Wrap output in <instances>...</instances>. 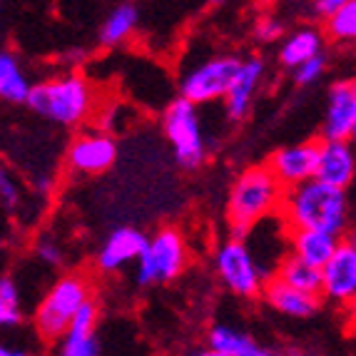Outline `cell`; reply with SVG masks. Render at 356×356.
Instances as JSON below:
<instances>
[{"label": "cell", "mask_w": 356, "mask_h": 356, "mask_svg": "<svg viewBox=\"0 0 356 356\" xmlns=\"http://www.w3.org/2000/svg\"><path fill=\"white\" fill-rule=\"evenodd\" d=\"M280 214L286 229H319L337 237L351 232V200L346 190L319 177L284 190Z\"/></svg>", "instance_id": "obj_1"}, {"label": "cell", "mask_w": 356, "mask_h": 356, "mask_svg": "<svg viewBox=\"0 0 356 356\" xmlns=\"http://www.w3.org/2000/svg\"><path fill=\"white\" fill-rule=\"evenodd\" d=\"M284 184L269 165H250L237 175L227 195V225L232 239H250L252 229L274 217L284 202Z\"/></svg>", "instance_id": "obj_2"}, {"label": "cell", "mask_w": 356, "mask_h": 356, "mask_svg": "<svg viewBox=\"0 0 356 356\" xmlns=\"http://www.w3.org/2000/svg\"><path fill=\"white\" fill-rule=\"evenodd\" d=\"M28 107L53 125L77 127L95 110V90L85 75L65 72L35 83L28 97Z\"/></svg>", "instance_id": "obj_3"}, {"label": "cell", "mask_w": 356, "mask_h": 356, "mask_svg": "<svg viewBox=\"0 0 356 356\" xmlns=\"http://www.w3.org/2000/svg\"><path fill=\"white\" fill-rule=\"evenodd\" d=\"M92 299V284L85 274L67 272L50 284L33 316L35 332L45 341H60L72 327L77 312Z\"/></svg>", "instance_id": "obj_4"}, {"label": "cell", "mask_w": 356, "mask_h": 356, "mask_svg": "<svg viewBox=\"0 0 356 356\" xmlns=\"http://www.w3.org/2000/svg\"><path fill=\"white\" fill-rule=\"evenodd\" d=\"M162 130L172 147L175 162L182 170H197L207 162V137L200 118V105L179 95L167 105L162 115Z\"/></svg>", "instance_id": "obj_5"}, {"label": "cell", "mask_w": 356, "mask_h": 356, "mask_svg": "<svg viewBox=\"0 0 356 356\" xmlns=\"http://www.w3.org/2000/svg\"><path fill=\"white\" fill-rule=\"evenodd\" d=\"M190 261L184 234L175 227H162L147 239L143 257L135 264V280L140 286L167 284L177 280Z\"/></svg>", "instance_id": "obj_6"}, {"label": "cell", "mask_w": 356, "mask_h": 356, "mask_svg": "<svg viewBox=\"0 0 356 356\" xmlns=\"http://www.w3.org/2000/svg\"><path fill=\"white\" fill-rule=\"evenodd\" d=\"M214 269L217 277L234 297L257 299L267 284V272L261 269L259 259L247 244V239H227L214 252Z\"/></svg>", "instance_id": "obj_7"}, {"label": "cell", "mask_w": 356, "mask_h": 356, "mask_svg": "<svg viewBox=\"0 0 356 356\" xmlns=\"http://www.w3.org/2000/svg\"><path fill=\"white\" fill-rule=\"evenodd\" d=\"M239 65H242V60L237 55H212L184 72L179 80V95L192 100L195 105L225 102Z\"/></svg>", "instance_id": "obj_8"}, {"label": "cell", "mask_w": 356, "mask_h": 356, "mask_svg": "<svg viewBox=\"0 0 356 356\" xmlns=\"http://www.w3.org/2000/svg\"><path fill=\"white\" fill-rule=\"evenodd\" d=\"M324 291L321 297L337 307H346L356 299V229L339 239L332 259L321 267Z\"/></svg>", "instance_id": "obj_9"}, {"label": "cell", "mask_w": 356, "mask_h": 356, "mask_svg": "<svg viewBox=\"0 0 356 356\" xmlns=\"http://www.w3.org/2000/svg\"><path fill=\"white\" fill-rule=\"evenodd\" d=\"M118 160V143L107 132H83L67 145L65 162L75 175L95 177L107 172Z\"/></svg>", "instance_id": "obj_10"}, {"label": "cell", "mask_w": 356, "mask_h": 356, "mask_svg": "<svg viewBox=\"0 0 356 356\" xmlns=\"http://www.w3.org/2000/svg\"><path fill=\"white\" fill-rule=\"evenodd\" d=\"M319 157L321 140H304V143L280 147L269 157L267 165L272 167L277 179L289 190V187H297V184L316 177V172H319Z\"/></svg>", "instance_id": "obj_11"}, {"label": "cell", "mask_w": 356, "mask_h": 356, "mask_svg": "<svg viewBox=\"0 0 356 356\" xmlns=\"http://www.w3.org/2000/svg\"><path fill=\"white\" fill-rule=\"evenodd\" d=\"M356 122V80L344 77L329 88L324 120H321V140H351Z\"/></svg>", "instance_id": "obj_12"}, {"label": "cell", "mask_w": 356, "mask_h": 356, "mask_svg": "<svg viewBox=\"0 0 356 356\" xmlns=\"http://www.w3.org/2000/svg\"><path fill=\"white\" fill-rule=\"evenodd\" d=\"M147 239L143 232L135 227H118L107 234V239L102 242L100 252L95 257V264L102 274H115L120 269L137 264V259L143 257Z\"/></svg>", "instance_id": "obj_13"}, {"label": "cell", "mask_w": 356, "mask_h": 356, "mask_svg": "<svg viewBox=\"0 0 356 356\" xmlns=\"http://www.w3.org/2000/svg\"><path fill=\"white\" fill-rule=\"evenodd\" d=\"M264 72H267V65L261 58H247L242 60L237 75L232 80L229 92L225 97V113L229 120L239 122L250 115L252 105H254V95L259 90L261 80H264Z\"/></svg>", "instance_id": "obj_14"}, {"label": "cell", "mask_w": 356, "mask_h": 356, "mask_svg": "<svg viewBox=\"0 0 356 356\" xmlns=\"http://www.w3.org/2000/svg\"><path fill=\"white\" fill-rule=\"evenodd\" d=\"M316 177L349 190L356 182V145L351 140H321V157Z\"/></svg>", "instance_id": "obj_15"}, {"label": "cell", "mask_w": 356, "mask_h": 356, "mask_svg": "<svg viewBox=\"0 0 356 356\" xmlns=\"http://www.w3.org/2000/svg\"><path fill=\"white\" fill-rule=\"evenodd\" d=\"M261 299L274 312L291 316V319H309V316H314L319 312V297L316 294H309V291L286 284L280 277L267 280V284L261 289Z\"/></svg>", "instance_id": "obj_16"}, {"label": "cell", "mask_w": 356, "mask_h": 356, "mask_svg": "<svg viewBox=\"0 0 356 356\" xmlns=\"http://www.w3.org/2000/svg\"><path fill=\"white\" fill-rule=\"evenodd\" d=\"M207 344L212 349L222 351L225 356H286L282 351H274L261 346L252 334L242 332L229 324H214L207 334Z\"/></svg>", "instance_id": "obj_17"}, {"label": "cell", "mask_w": 356, "mask_h": 356, "mask_svg": "<svg viewBox=\"0 0 356 356\" xmlns=\"http://www.w3.org/2000/svg\"><path fill=\"white\" fill-rule=\"evenodd\" d=\"M339 239L341 237L319 229H289V252L314 267H324L339 247Z\"/></svg>", "instance_id": "obj_18"}, {"label": "cell", "mask_w": 356, "mask_h": 356, "mask_svg": "<svg viewBox=\"0 0 356 356\" xmlns=\"http://www.w3.org/2000/svg\"><path fill=\"white\" fill-rule=\"evenodd\" d=\"M324 48V38L316 28H299L291 35H286V40L282 42L280 48V63L289 70L299 67L307 60L321 55Z\"/></svg>", "instance_id": "obj_19"}, {"label": "cell", "mask_w": 356, "mask_h": 356, "mask_svg": "<svg viewBox=\"0 0 356 356\" xmlns=\"http://www.w3.org/2000/svg\"><path fill=\"white\" fill-rule=\"evenodd\" d=\"M35 85L30 83L28 72L20 65L18 55L3 53L0 55V95L13 105H28V97Z\"/></svg>", "instance_id": "obj_20"}, {"label": "cell", "mask_w": 356, "mask_h": 356, "mask_svg": "<svg viewBox=\"0 0 356 356\" xmlns=\"http://www.w3.org/2000/svg\"><path fill=\"white\" fill-rule=\"evenodd\" d=\"M274 277H280L286 284L297 286V289H302V291L316 294V297H321V291H324V274H321V267L309 264V261H304L302 257H297L294 252H289V254L280 261Z\"/></svg>", "instance_id": "obj_21"}, {"label": "cell", "mask_w": 356, "mask_h": 356, "mask_svg": "<svg viewBox=\"0 0 356 356\" xmlns=\"http://www.w3.org/2000/svg\"><path fill=\"white\" fill-rule=\"evenodd\" d=\"M137 23H140V10H137L135 3H120L110 10V15L102 23L100 42L105 48H115L135 33Z\"/></svg>", "instance_id": "obj_22"}, {"label": "cell", "mask_w": 356, "mask_h": 356, "mask_svg": "<svg viewBox=\"0 0 356 356\" xmlns=\"http://www.w3.org/2000/svg\"><path fill=\"white\" fill-rule=\"evenodd\" d=\"M55 356H102L97 332L95 329L70 327V332L58 341Z\"/></svg>", "instance_id": "obj_23"}, {"label": "cell", "mask_w": 356, "mask_h": 356, "mask_svg": "<svg viewBox=\"0 0 356 356\" xmlns=\"http://www.w3.org/2000/svg\"><path fill=\"white\" fill-rule=\"evenodd\" d=\"M0 324L3 329H15L23 324V299H20V289L13 277H3L0 280Z\"/></svg>", "instance_id": "obj_24"}, {"label": "cell", "mask_w": 356, "mask_h": 356, "mask_svg": "<svg viewBox=\"0 0 356 356\" xmlns=\"http://www.w3.org/2000/svg\"><path fill=\"white\" fill-rule=\"evenodd\" d=\"M327 33L337 42L356 40V0H346L344 6L327 18Z\"/></svg>", "instance_id": "obj_25"}, {"label": "cell", "mask_w": 356, "mask_h": 356, "mask_svg": "<svg viewBox=\"0 0 356 356\" xmlns=\"http://www.w3.org/2000/svg\"><path fill=\"white\" fill-rule=\"evenodd\" d=\"M324 72H327V58H324V53H321V55H316V58L302 63L299 67H294V85L309 88V85L319 83Z\"/></svg>", "instance_id": "obj_26"}, {"label": "cell", "mask_w": 356, "mask_h": 356, "mask_svg": "<svg viewBox=\"0 0 356 356\" xmlns=\"http://www.w3.org/2000/svg\"><path fill=\"white\" fill-rule=\"evenodd\" d=\"M35 259L40 261V264H45V267L58 269V267H63V261H65V252H63V247L58 244V239L40 237L35 242Z\"/></svg>", "instance_id": "obj_27"}, {"label": "cell", "mask_w": 356, "mask_h": 356, "mask_svg": "<svg viewBox=\"0 0 356 356\" xmlns=\"http://www.w3.org/2000/svg\"><path fill=\"white\" fill-rule=\"evenodd\" d=\"M0 202H3V209H6V212H13V209L18 207V202H20L18 182L8 175V170H3V172H0Z\"/></svg>", "instance_id": "obj_28"}, {"label": "cell", "mask_w": 356, "mask_h": 356, "mask_svg": "<svg viewBox=\"0 0 356 356\" xmlns=\"http://www.w3.org/2000/svg\"><path fill=\"white\" fill-rule=\"evenodd\" d=\"M254 35L259 42H274L284 35V25L277 18H261V20H257V25H254Z\"/></svg>", "instance_id": "obj_29"}, {"label": "cell", "mask_w": 356, "mask_h": 356, "mask_svg": "<svg viewBox=\"0 0 356 356\" xmlns=\"http://www.w3.org/2000/svg\"><path fill=\"white\" fill-rule=\"evenodd\" d=\"M344 3L346 0H314V10H316V15H321V18L327 20L329 15H332L334 10H339Z\"/></svg>", "instance_id": "obj_30"}, {"label": "cell", "mask_w": 356, "mask_h": 356, "mask_svg": "<svg viewBox=\"0 0 356 356\" xmlns=\"http://www.w3.org/2000/svg\"><path fill=\"white\" fill-rule=\"evenodd\" d=\"M344 319H346V329L356 337V299L344 307Z\"/></svg>", "instance_id": "obj_31"}, {"label": "cell", "mask_w": 356, "mask_h": 356, "mask_svg": "<svg viewBox=\"0 0 356 356\" xmlns=\"http://www.w3.org/2000/svg\"><path fill=\"white\" fill-rule=\"evenodd\" d=\"M0 356H33V354L20 349V346H3V349H0Z\"/></svg>", "instance_id": "obj_32"}, {"label": "cell", "mask_w": 356, "mask_h": 356, "mask_svg": "<svg viewBox=\"0 0 356 356\" xmlns=\"http://www.w3.org/2000/svg\"><path fill=\"white\" fill-rule=\"evenodd\" d=\"M187 356H225V354H222V351H217V349H212V346H207V349L192 351V354H187Z\"/></svg>", "instance_id": "obj_33"}, {"label": "cell", "mask_w": 356, "mask_h": 356, "mask_svg": "<svg viewBox=\"0 0 356 356\" xmlns=\"http://www.w3.org/2000/svg\"><path fill=\"white\" fill-rule=\"evenodd\" d=\"M351 143L356 145V122H354V132H351Z\"/></svg>", "instance_id": "obj_34"}, {"label": "cell", "mask_w": 356, "mask_h": 356, "mask_svg": "<svg viewBox=\"0 0 356 356\" xmlns=\"http://www.w3.org/2000/svg\"><path fill=\"white\" fill-rule=\"evenodd\" d=\"M209 3H214V6H222V3H227V0H209Z\"/></svg>", "instance_id": "obj_35"}]
</instances>
